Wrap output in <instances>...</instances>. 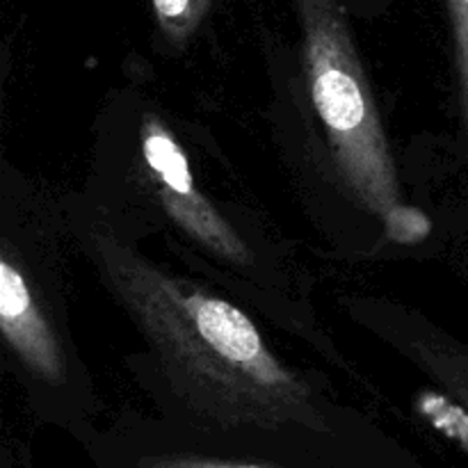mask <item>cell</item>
Segmentation results:
<instances>
[{
    "mask_svg": "<svg viewBox=\"0 0 468 468\" xmlns=\"http://www.w3.org/2000/svg\"><path fill=\"white\" fill-rule=\"evenodd\" d=\"M91 245L110 288L158 356L187 425L336 432L309 384L270 352L240 309L155 268L112 236L96 233Z\"/></svg>",
    "mask_w": 468,
    "mask_h": 468,
    "instance_id": "cell-1",
    "label": "cell"
},
{
    "mask_svg": "<svg viewBox=\"0 0 468 468\" xmlns=\"http://www.w3.org/2000/svg\"><path fill=\"white\" fill-rule=\"evenodd\" d=\"M315 110L352 195L379 218L400 206V183L338 0H297Z\"/></svg>",
    "mask_w": 468,
    "mask_h": 468,
    "instance_id": "cell-2",
    "label": "cell"
},
{
    "mask_svg": "<svg viewBox=\"0 0 468 468\" xmlns=\"http://www.w3.org/2000/svg\"><path fill=\"white\" fill-rule=\"evenodd\" d=\"M142 439L135 446L105 452L101 468H411L400 462L370 460L329 446L302 443L311 430H208ZM338 434V432H334Z\"/></svg>",
    "mask_w": 468,
    "mask_h": 468,
    "instance_id": "cell-3",
    "label": "cell"
},
{
    "mask_svg": "<svg viewBox=\"0 0 468 468\" xmlns=\"http://www.w3.org/2000/svg\"><path fill=\"white\" fill-rule=\"evenodd\" d=\"M140 133L146 169L169 218L206 250L222 256L229 263H250V250L242 238L195 187L186 154L167 126L155 114H144Z\"/></svg>",
    "mask_w": 468,
    "mask_h": 468,
    "instance_id": "cell-4",
    "label": "cell"
},
{
    "mask_svg": "<svg viewBox=\"0 0 468 468\" xmlns=\"http://www.w3.org/2000/svg\"><path fill=\"white\" fill-rule=\"evenodd\" d=\"M0 329L32 375L46 384H62L64 359L53 329L32 300L21 270L5 254L0 261Z\"/></svg>",
    "mask_w": 468,
    "mask_h": 468,
    "instance_id": "cell-5",
    "label": "cell"
},
{
    "mask_svg": "<svg viewBox=\"0 0 468 468\" xmlns=\"http://www.w3.org/2000/svg\"><path fill=\"white\" fill-rule=\"evenodd\" d=\"M151 3L163 35L181 46L199 30L213 0H151Z\"/></svg>",
    "mask_w": 468,
    "mask_h": 468,
    "instance_id": "cell-6",
    "label": "cell"
},
{
    "mask_svg": "<svg viewBox=\"0 0 468 468\" xmlns=\"http://www.w3.org/2000/svg\"><path fill=\"white\" fill-rule=\"evenodd\" d=\"M3 468H32L30 457L23 455V452H5Z\"/></svg>",
    "mask_w": 468,
    "mask_h": 468,
    "instance_id": "cell-7",
    "label": "cell"
}]
</instances>
